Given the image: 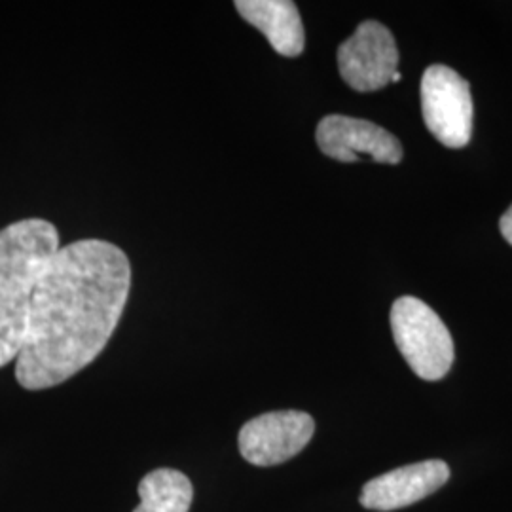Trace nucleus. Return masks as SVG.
<instances>
[{"label": "nucleus", "instance_id": "obj_1", "mask_svg": "<svg viewBox=\"0 0 512 512\" xmlns=\"http://www.w3.org/2000/svg\"><path fill=\"white\" fill-rule=\"evenodd\" d=\"M131 289L126 253L105 239L59 247L33 294L16 380L27 391L67 382L107 348Z\"/></svg>", "mask_w": 512, "mask_h": 512}, {"label": "nucleus", "instance_id": "obj_2", "mask_svg": "<svg viewBox=\"0 0 512 512\" xmlns=\"http://www.w3.org/2000/svg\"><path fill=\"white\" fill-rule=\"evenodd\" d=\"M59 247L50 220H16L0 230V368L25 346L38 277Z\"/></svg>", "mask_w": 512, "mask_h": 512}, {"label": "nucleus", "instance_id": "obj_3", "mask_svg": "<svg viewBox=\"0 0 512 512\" xmlns=\"http://www.w3.org/2000/svg\"><path fill=\"white\" fill-rule=\"evenodd\" d=\"M391 330L404 361L421 380H442L454 365V340L437 311L414 296H401L391 308Z\"/></svg>", "mask_w": 512, "mask_h": 512}, {"label": "nucleus", "instance_id": "obj_4", "mask_svg": "<svg viewBox=\"0 0 512 512\" xmlns=\"http://www.w3.org/2000/svg\"><path fill=\"white\" fill-rule=\"evenodd\" d=\"M421 114L440 145L463 148L473 133V99L467 80L446 65H431L421 78Z\"/></svg>", "mask_w": 512, "mask_h": 512}, {"label": "nucleus", "instance_id": "obj_5", "mask_svg": "<svg viewBox=\"0 0 512 512\" xmlns=\"http://www.w3.org/2000/svg\"><path fill=\"white\" fill-rule=\"evenodd\" d=\"M399 67V50L391 31L378 21H363L338 48L340 76L355 92L385 88Z\"/></svg>", "mask_w": 512, "mask_h": 512}, {"label": "nucleus", "instance_id": "obj_6", "mask_svg": "<svg viewBox=\"0 0 512 512\" xmlns=\"http://www.w3.org/2000/svg\"><path fill=\"white\" fill-rule=\"evenodd\" d=\"M315 433V421L300 410L256 416L239 431L241 456L256 467H272L298 456Z\"/></svg>", "mask_w": 512, "mask_h": 512}, {"label": "nucleus", "instance_id": "obj_7", "mask_svg": "<svg viewBox=\"0 0 512 512\" xmlns=\"http://www.w3.org/2000/svg\"><path fill=\"white\" fill-rule=\"evenodd\" d=\"M315 141L325 156L344 164L363 156L378 164L395 165L403 160V145L395 135L368 120L344 114L325 116L317 126Z\"/></svg>", "mask_w": 512, "mask_h": 512}, {"label": "nucleus", "instance_id": "obj_8", "mask_svg": "<svg viewBox=\"0 0 512 512\" xmlns=\"http://www.w3.org/2000/svg\"><path fill=\"white\" fill-rule=\"evenodd\" d=\"M450 478V469L440 459L404 465L368 480L361 492V505L370 511H397L435 494Z\"/></svg>", "mask_w": 512, "mask_h": 512}, {"label": "nucleus", "instance_id": "obj_9", "mask_svg": "<svg viewBox=\"0 0 512 512\" xmlns=\"http://www.w3.org/2000/svg\"><path fill=\"white\" fill-rule=\"evenodd\" d=\"M236 10L268 38L277 54L298 57L304 52L306 33L300 12L291 0H238Z\"/></svg>", "mask_w": 512, "mask_h": 512}, {"label": "nucleus", "instance_id": "obj_10", "mask_svg": "<svg viewBox=\"0 0 512 512\" xmlns=\"http://www.w3.org/2000/svg\"><path fill=\"white\" fill-rule=\"evenodd\" d=\"M141 505L133 512H188L194 488L188 476L175 469H156L139 484Z\"/></svg>", "mask_w": 512, "mask_h": 512}, {"label": "nucleus", "instance_id": "obj_11", "mask_svg": "<svg viewBox=\"0 0 512 512\" xmlns=\"http://www.w3.org/2000/svg\"><path fill=\"white\" fill-rule=\"evenodd\" d=\"M499 230L503 234V238L507 239L512 245V205L507 209V213L501 217L499 222Z\"/></svg>", "mask_w": 512, "mask_h": 512}, {"label": "nucleus", "instance_id": "obj_12", "mask_svg": "<svg viewBox=\"0 0 512 512\" xmlns=\"http://www.w3.org/2000/svg\"><path fill=\"white\" fill-rule=\"evenodd\" d=\"M401 78H403V76H401V73L397 71V73L393 74V80H391V82H399Z\"/></svg>", "mask_w": 512, "mask_h": 512}]
</instances>
